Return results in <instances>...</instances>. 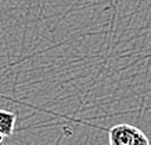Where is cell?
I'll return each instance as SVG.
<instances>
[{
  "label": "cell",
  "mask_w": 151,
  "mask_h": 145,
  "mask_svg": "<svg viewBox=\"0 0 151 145\" xmlns=\"http://www.w3.org/2000/svg\"><path fill=\"white\" fill-rule=\"evenodd\" d=\"M17 124V114L10 110H0V134L3 137H11Z\"/></svg>",
  "instance_id": "cell-2"
},
{
  "label": "cell",
  "mask_w": 151,
  "mask_h": 145,
  "mask_svg": "<svg viewBox=\"0 0 151 145\" xmlns=\"http://www.w3.org/2000/svg\"><path fill=\"white\" fill-rule=\"evenodd\" d=\"M4 138H6V137H3V136H1V134H0V144L3 142V140H4Z\"/></svg>",
  "instance_id": "cell-3"
},
{
  "label": "cell",
  "mask_w": 151,
  "mask_h": 145,
  "mask_svg": "<svg viewBox=\"0 0 151 145\" xmlns=\"http://www.w3.org/2000/svg\"><path fill=\"white\" fill-rule=\"evenodd\" d=\"M110 145H151L150 140L140 128L121 123L116 124L108 133Z\"/></svg>",
  "instance_id": "cell-1"
}]
</instances>
